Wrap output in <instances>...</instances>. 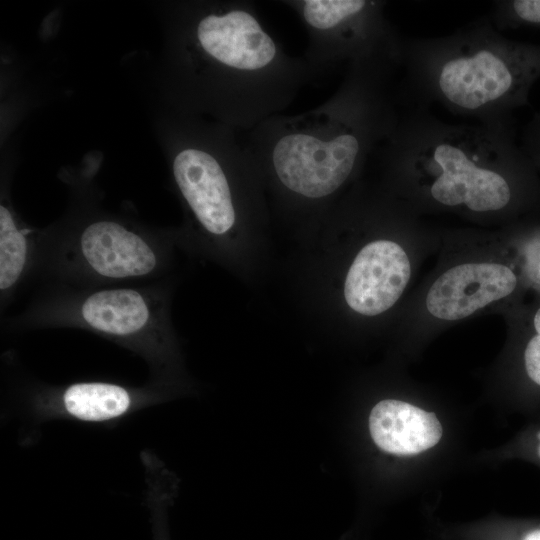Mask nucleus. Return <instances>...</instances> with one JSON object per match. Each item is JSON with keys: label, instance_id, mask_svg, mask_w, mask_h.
I'll use <instances>...</instances> for the list:
<instances>
[{"label": "nucleus", "instance_id": "1", "mask_svg": "<svg viewBox=\"0 0 540 540\" xmlns=\"http://www.w3.org/2000/svg\"><path fill=\"white\" fill-rule=\"evenodd\" d=\"M396 67L345 70L335 93L295 115L279 113L246 131L244 144L260 178L290 199L317 206L358 174L399 119Z\"/></svg>", "mask_w": 540, "mask_h": 540}, {"label": "nucleus", "instance_id": "2", "mask_svg": "<svg viewBox=\"0 0 540 540\" xmlns=\"http://www.w3.org/2000/svg\"><path fill=\"white\" fill-rule=\"evenodd\" d=\"M388 174L419 184L434 203L471 213H499L535 185V169L514 125L450 124L411 105L379 146Z\"/></svg>", "mask_w": 540, "mask_h": 540}, {"label": "nucleus", "instance_id": "3", "mask_svg": "<svg viewBox=\"0 0 540 540\" xmlns=\"http://www.w3.org/2000/svg\"><path fill=\"white\" fill-rule=\"evenodd\" d=\"M189 20L184 64L191 101L234 130L282 113L311 79L301 57L283 49L250 1L203 7Z\"/></svg>", "mask_w": 540, "mask_h": 540}, {"label": "nucleus", "instance_id": "4", "mask_svg": "<svg viewBox=\"0 0 540 540\" xmlns=\"http://www.w3.org/2000/svg\"><path fill=\"white\" fill-rule=\"evenodd\" d=\"M401 94L486 125H514L540 78V45L505 38L488 17L433 38H404Z\"/></svg>", "mask_w": 540, "mask_h": 540}, {"label": "nucleus", "instance_id": "5", "mask_svg": "<svg viewBox=\"0 0 540 540\" xmlns=\"http://www.w3.org/2000/svg\"><path fill=\"white\" fill-rule=\"evenodd\" d=\"M308 37L303 56L310 78L334 68L388 65L401 68L403 37L379 0L282 1Z\"/></svg>", "mask_w": 540, "mask_h": 540}, {"label": "nucleus", "instance_id": "6", "mask_svg": "<svg viewBox=\"0 0 540 540\" xmlns=\"http://www.w3.org/2000/svg\"><path fill=\"white\" fill-rule=\"evenodd\" d=\"M233 132L223 125L209 135L190 137V142L179 146L172 162L182 197L199 224L214 236H224L237 225L239 191L259 177Z\"/></svg>", "mask_w": 540, "mask_h": 540}, {"label": "nucleus", "instance_id": "7", "mask_svg": "<svg viewBox=\"0 0 540 540\" xmlns=\"http://www.w3.org/2000/svg\"><path fill=\"white\" fill-rule=\"evenodd\" d=\"M410 275V261L399 244L386 239L372 241L359 251L348 270L345 300L362 315H379L396 303Z\"/></svg>", "mask_w": 540, "mask_h": 540}, {"label": "nucleus", "instance_id": "8", "mask_svg": "<svg viewBox=\"0 0 540 540\" xmlns=\"http://www.w3.org/2000/svg\"><path fill=\"white\" fill-rule=\"evenodd\" d=\"M157 398L150 390L100 381L77 382L35 395L31 411L40 421L69 418L85 423H108L157 402Z\"/></svg>", "mask_w": 540, "mask_h": 540}, {"label": "nucleus", "instance_id": "9", "mask_svg": "<svg viewBox=\"0 0 540 540\" xmlns=\"http://www.w3.org/2000/svg\"><path fill=\"white\" fill-rule=\"evenodd\" d=\"M85 327L138 347L157 361L156 314L146 294L133 288L101 289L85 296L76 309Z\"/></svg>", "mask_w": 540, "mask_h": 540}, {"label": "nucleus", "instance_id": "10", "mask_svg": "<svg viewBox=\"0 0 540 540\" xmlns=\"http://www.w3.org/2000/svg\"><path fill=\"white\" fill-rule=\"evenodd\" d=\"M518 279L507 266L467 263L443 273L426 297L428 311L444 320L465 318L516 289Z\"/></svg>", "mask_w": 540, "mask_h": 540}, {"label": "nucleus", "instance_id": "11", "mask_svg": "<svg viewBox=\"0 0 540 540\" xmlns=\"http://www.w3.org/2000/svg\"><path fill=\"white\" fill-rule=\"evenodd\" d=\"M78 252L91 273L112 280L148 276L159 263L157 251L149 241L111 220L87 225L80 234Z\"/></svg>", "mask_w": 540, "mask_h": 540}, {"label": "nucleus", "instance_id": "12", "mask_svg": "<svg viewBox=\"0 0 540 540\" xmlns=\"http://www.w3.org/2000/svg\"><path fill=\"white\" fill-rule=\"evenodd\" d=\"M369 431L383 451L414 455L435 446L442 437L436 415L400 400L378 402L369 415Z\"/></svg>", "mask_w": 540, "mask_h": 540}, {"label": "nucleus", "instance_id": "13", "mask_svg": "<svg viewBox=\"0 0 540 540\" xmlns=\"http://www.w3.org/2000/svg\"><path fill=\"white\" fill-rule=\"evenodd\" d=\"M29 243L11 211L0 205V289L5 293L20 280L28 264Z\"/></svg>", "mask_w": 540, "mask_h": 540}, {"label": "nucleus", "instance_id": "14", "mask_svg": "<svg viewBox=\"0 0 540 540\" xmlns=\"http://www.w3.org/2000/svg\"><path fill=\"white\" fill-rule=\"evenodd\" d=\"M489 18L498 31L521 27L540 28V0L496 1Z\"/></svg>", "mask_w": 540, "mask_h": 540}, {"label": "nucleus", "instance_id": "15", "mask_svg": "<svg viewBox=\"0 0 540 540\" xmlns=\"http://www.w3.org/2000/svg\"><path fill=\"white\" fill-rule=\"evenodd\" d=\"M534 335L523 351V366L529 381L540 388V307L533 316Z\"/></svg>", "mask_w": 540, "mask_h": 540}, {"label": "nucleus", "instance_id": "16", "mask_svg": "<svg viewBox=\"0 0 540 540\" xmlns=\"http://www.w3.org/2000/svg\"><path fill=\"white\" fill-rule=\"evenodd\" d=\"M519 146L534 169L540 170V112L535 113L524 127Z\"/></svg>", "mask_w": 540, "mask_h": 540}, {"label": "nucleus", "instance_id": "17", "mask_svg": "<svg viewBox=\"0 0 540 540\" xmlns=\"http://www.w3.org/2000/svg\"><path fill=\"white\" fill-rule=\"evenodd\" d=\"M496 540H540V523L510 526V529L497 534Z\"/></svg>", "mask_w": 540, "mask_h": 540}, {"label": "nucleus", "instance_id": "18", "mask_svg": "<svg viewBox=\"0 0 540 540\" xmlns=\"http://www.w3.org/2000/svg\"><path fill=\"white\" fill-rule=\"evenodd\" d=\"M153 503V531L155 540H169L166 527V519L163 510L158 507V502Z\"/></svg>", "mask_w": 540, "mask_h": 540}, {"label": "nucleus", "instance_id": "19", "mask_svg": "<svg viewBox=\"0 0 540 540\" xmlns=\"http://www.w3.org/2000/svg\"><path fill=\"white\" fill-rule=\"evenodd\" d=\"M532 439L534 456L540 461V427L534 430Z\"/></svg>", "mask_w": 540, "mask_h": 540}, {"label": "nucleus", "instance_id": "20", "mask_svg": "<svg viewBox=\"0 0 540 540\" xmlns=\"http://www.w3.org/2000/svg\"><path fill=\"white\" fill-rule=\"evenodd\" d=\"M539 273H540V268H539Z\"/></svg>", "mask_w": 540, "mask_h": 540}]
</instances>
